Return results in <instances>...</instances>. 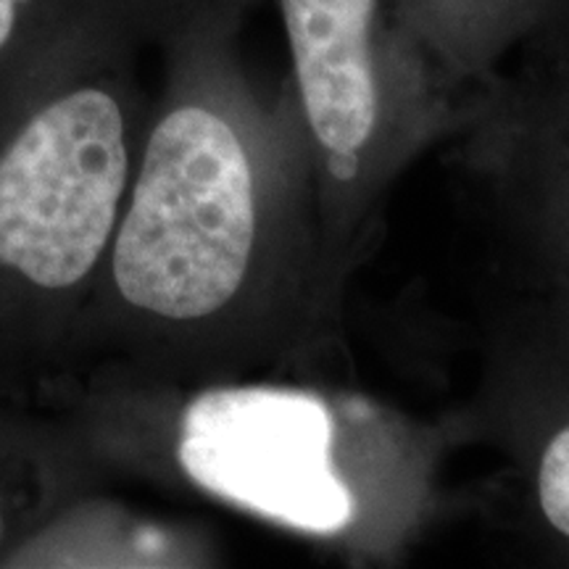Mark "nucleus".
<instances>
[{
  "label": "nucleus",
  "instance_id": "1",
  "mask_svg": "<svg viewBox=\"0 0 569 569\" xmlns=\"http://www.w3.org/2000/svg\"><path fill=\"white\" fill-rule=\"evenodd\" d=\"M253 238V174L238 132L211 106H174L151 132L113 246L119 293L177 322L213 315L243 284Z\"/></svg>",
  "mask_w": 569,
  "mask_h": 569
},
{
  "label": "nucleus",
  "instance_id": "2",
  "mask_svg": "<svg viewBox=\"0 0 569 569\" xmlns=\"http://www.w3.org/2000/svg\"><path fill=\"white\" fill-rule=\"evenodd\" d=\"M124 106L74 80L34 106L0 156V267L63 290L98 264L127 182Z\"/></svg>",
  "mask_w": 569,
  "mask_h": 569
},
{
  "label": "nucleus",
  "instance_id": "3",
  "mask_svg": "<svg viewBox=\"0 0 569 569\" xmlns=\"http://www.w3.org/2000/svg\"><path fill=\"white\" fill-rule=\"evenodd\" d=\"M177 453L196 486L288 528L336 536L353 517L330 415L315 396L209 390L184 411Z\"/></svg>",
  "mask_w": 569,
  "mask_h": 569
},
{
  "label": "nucleus",
  "instance_id": "4",
  "mask_svg": "<svg viewBox=\"0 0 569 569\" xmlns=\"http://www.w3.org/2000/svg\"><path fill=\"white\" fill-rule=\"evenodd\" d=\"M298 96L327 151H359L382 109L380 0H277Z\"/></svg>",
  "mask_w": 569,
  "mask_h": 569
},
{
  "label": "nucleus",
  "instance_id": "5",
  "mask_svg": "<svg viewBox=\"0 0 569 569\" xmlns=\"http://www.w3.org/2000/svg\"><path fill=\"white\" fill-rule=\"evenodd\" d=\"M124 0H0V84L19 82L63 38Z\"/></svg>",
  "mask_w": 569,
  "mask_h": 569
},
{
  "label": "nucleus",
  "instance_id": "6",
  "mask_svg": "<svg viewBox=\"0 0 569 569\" xmlns=\"http://www.w3.org/2000/svg\"><path fill=\"white\" fill-rule=\"evenodd\" d=\"M538 493L549 522L569 536V427L546 448L543 461H540Z\"/></svg>",
  "mask_w": 569,
  "mask_h": 569
},
{
  "label": "nucleus",
  "instance_id": "7",
  "mask_svg": "<svg viewBox=\"0 0 569 569\" xmlns=\"http://www.w3.org/2000/svg\"><path fill=\"white\" fill-rule=\"evenodd\" d=\"M330 159H327V169H330L336 180H353L356 172H359V151H327Z\"/></svg>",
  "mask_w": 569,
  "mask_h": 569
},
{
  "label": "nucleus",
  "instance_id": "8",
  "mask_svg": "<svg viewBox=\"0 0 569 569\" xmlns=\"http://www.w3.org/2000/svg\"><path fill=\"white\" fill-rule=\"evenodd\" d=\"M432 3H443V9H446L448 3H467L465 11L472 13V17H475V13H478V3H490L488 11L496 13V0H432Z\"/></svg>",
  "mask_w": 569,
  "mask_h": 569
}]
</instances>
